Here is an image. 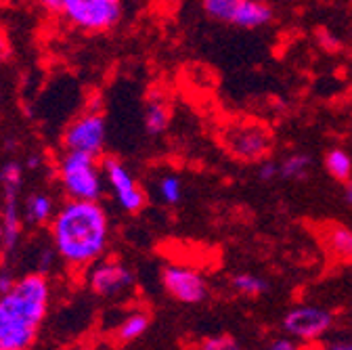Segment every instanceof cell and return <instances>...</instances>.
<instances>
[{
    "label": "cell",
    "mask_w": 352,
    "mask_h": 350,
    "mask_svg": "<svg viewBox=\"0 0 352 350\" xmlns=\"http://www.w3.org/2000/svg\"><path fill=\"white\" fill-rule=\"evenodd\" d=\"M53 241L72 267H88L101 258L109 239V218L99 201L69 199L53 216Z\"/></svg>",
    "instance_id": "cell-1"
},
{
    "label": "cell",
    "mask_w": 352,
    "mask_h": 350,
    "mask_svg": "<svg viewBox=\"0 0 352 350\" xmlns=\"http://www.w3.org/2000/svg\"><path fill=\"white\" fill-rule=\"evenodd\" d=\"M49 311V283L28 275L0 296V350H28Z\"/></svg>",
    "instance_id": "cell-2"
},
{
    "label": "cell",
    "mask_w": 352,
    "mask_h": 350,
    "mask_svg": "<svg viewBox=\"0 0 352 350\" xmlns=\"http://www.w3.org/2000/svg\"><path fill=\"white\" fill-rule=\"evenodd\" d=\"M57 174L69 199L99 201L103 193V170L99 166V157L65 149L59 160Z\"/></svg>",
    "instance_id": "cell-3"
},
{
    "label": "cell",
    "mask_w": 352,
    "mask_h": 350,
    "mask_svg": "<svg viewBox=\"0 0 352 350\" xmlns=\"http://www.w3.org/2000/svg\"><path fill=\"white\" fill-rule=\"evenodd\" d=\"M59 13L84 34H103L120 23L124 7L122 0H61Z\"/></svg>",
    "instance_id": "cell-4"
},
{
    "label": "cell",
    "mask_w": 352,
    "mask_h": 350,
    "mask_svg": "<svg viewBox=\"0 0 352 350\" xmlns=\"http://www.w3.org/2000/svg\"><path fill=\"white\" fill-rule=\"evenodd\" d=\"M201 7L208 17L243 30H258L275 17L267 0H201Z\"/></svg>",
    "instance_id": "cell-5"
},
{
    "label": "cell",
    "mask_w": 352,
    "mask_h": 350,
    "mask_svg": "<svg viewBox=\"0 0 352 350\" xmlns=\"http://www.w3.org/2000/svg\"><path fill=\"white\" fill-rule=\"evenodd\" d=\"M223 143L227 151L239 162H262L273 149V135L258 122H239L225 130Z\"/></svg>",
    "instance_id": "cell-6"
},
{
    "label": "cell",
    "mask_w": 352,
    "mask_h": 350,
    "mask_svg": "<svg viewBox=\"0 0 352 350\" xmlns=\"http://www.w3.org/2000/svg\"><path fill=\"white\" fill-rule=\"evenodd\" d=\"M107 141V124L101 111L84 109L78 113L63 133V147L67 151H82L101 157Z\"/></svg>",
    "instance_id": "cell-7"
},
{
    "label": "cell",
    "mask_w": 352,
    "mask_h": 350,
    "mask_svg": "<svg viewBox=\"0 0 352 350\" xmlns=\"http://www.w3.org/2000/svg\"><path fill=\"white\" fill-rule=\"evenodd\" d=\"M333 321L336 317L323 306L298 304L285 313L283 331L302 344H315L333 327Z\"/></svg>",
    "instance_id": "cell-8"
},
{
    "label": "cell",
    "mask_w": 352,
    "mask_h": 350,
    "mask_svg": "<svg viewBox=\"0 0 352 350\" xmlns=\"http://www.w3.org/2000/svg\"><path fill=\"white\" fill-rule=\"evenodd\" d=\"M103 170V179L109 185L118 206L128 212V214H137L145 208L147 204V193L139 185V181L132 177V172L126 168V164L113 155L103 157L101 162Z\"/></svg>",
    "instance_id": "cell-9"
},
{
    "label": "cell",
    "mask_w": 352,
    "mask_h": 350,
    "mask_svg": "<svg viewBox=\"0 0 352 350\" xmlns=\"http://www.w3.org/2000/svg\"><path fill=\"white\" fill-rule=\"evenodd\" d=\"M164 289L183 304H199L208 298V281L195 269L183 265H168L162 271Z\"/></svg>",
    "instance_id": "cell-10"
},
{
    "label": "cell",
    "mask_w": 352,
    "mask_h": 350,
    "mask_svg": "<svg viewBox=\"0 0 352 350\" xmlns=\"http://www.w3.org/2000/svg\"><path fill=\"white\" fill-rule=\"evenodd\" d=\"M132 281H135L132 273L118 260L99 262L88 273V285H91V289L105 298L126 292L128 287H132Z\"/></svg>",
    "instance_id": "cell-11"
},
{
    "label": "cell",
    "mask_w": 352,
    "mask_h": 350,
    "mask_svg": "<svg viewBox=\"0 0 352 350\" xmlns=\"http://www.w3.org/2000/svg\"><path fill=\"white\" fill-rule=\"evenodd\" d=\"M143 124H145L147 135L160 137L166 133L168 126H170V105H168L166 95L153 91L147 97L145 111H143Z\"/></svg>",
    "instance_id": "cell-12"
},
{
    "label": "cell",
    "mask_w": 352,
    "mask_h": 350,
    "mask_svg": "<svg viewBox=\"0 0 352 350\" xmlns=\"http://www.w3.org/2000/svg\"><path fill=\"white\" fill-rule=\"evenodd\" d=\"M323 245L338 262H352V229L344 225H327L323 229Z\"/></svg>",
    "instance_id": "cell-13"
},
{
    "label": "cell",
    "mask_w": 352,
    "mask_h": 350,
    "mask_svg": "<svg viewBox=\"0 0 352 350\" xmlns=\"http://www.w3.org/2000/svg\"><path fill=\"white\" fill-rule=\"evenodd\" d=\"M149 315L143 313V311H135V313H130L116 329V340L122 342V344H128V342H135L139 340L147 329H149Z\"/></svg>",
    "instance_id": "cell-14"
},
{
    "label": "cell",
    "mask_w": 352,
    "mask_h": 350,
    "mask_svg": "<svg viewBox=\"0 0 352 350\" xmlns=\"http://www.w3.org/2000/svg\"><path fill=\"white\" fill-rule=\"evenodd\" d=\"M325 170L333 181L346 183L352 177V157L340 147L329 149L325 155Z\"/></svg>",
    "instance_id": "cell-15"
},
{
    "label": "cell",
    "mask_w": 352,
    "mask_h": 350,
    "mask_svg": "<svg viewBox=\"0 0 352 350\" xmlns=\"http://www.w3.org/2000/svg\"><path fill=\"white\" fill-rule=\"evenodd\" d=\"M313 168V160L306 153H292L279 164V177L287 181H302L308 177V172Z\"/></svg>",
    "instance_id": "cell-16"
},
{
    "label": "cell",
    "mask_w": 352,
    "mask_h": 350,
    "mask_svg": "<svg viewBox=\"0 0 352 350\" xmlns=\"http://www.w3.org/2000/svg\"><path fill=\"white\" fill-rule=\"evenodd\" d=\"M231 287L245 298H258L269 289V281L254 273H237L231 279Z\"/></svg>",
    "instance_id": "cell-17"
},
{
    "label": "cell",
    "mask_w": 352,
    "mask_h": 350,
    "mask_svg": "<svg viewBox=\"0 0 352 350\" xmlns=\"http://www.w3.org/2000/svg\"><path fill=\"white\" fill-rule=\"evenodd\" d=\"M25 216L30 223H36V225H42L51 221V218L55 216L53 214V199L49 195L44 193H36L28 199L25 204Z\"/></svg>",
    "instance_id": "cell-18"
},
{
    "label": "cell",
    "mask_w": 352,
    "mask_h": 350,
    "mask_svg": "<svg viewBox=\"0 0 352 350\" xmlns=\"http://www.w3.org/2000/svg\"><path fill=\"white\" fill-rule=\"evenodd\" d=\"M157 193H160L164 204L174 206V204H179L183 197V185L179 179L174 177V174H166V177H162L157 183Z\"/></svg>",
    "instance_id": "cell-19"
},
{
    "label": "cell",
    "mask_w": 352,
    "mask_h": 350,
    "mask_svg": "<svg viewBox=\"0 0 352 350\" xmlns=\"http://www.w3.org/2000/svg\"><path fill=\"white\" fill-rule=\"evenodd\" d=\"M199 350H239V342L229 333L208 336V338L201 340Z\"/></svg>",
    "instance_id": "cell-20"
},
{
    "label": "cell",
    "mask_w": 352,
    "mask_h": 350,
    "mask_svg": "<svg viewBox=\"0 0 352 350\" xmlns=\"http://www.w3.org/2000/svg\"><path fill=\"white\" fill-rule=\"evenodd\" d=\"M279 177V164L275 162H262L260 168H258V179L262 183H269V181H275Z\"/></svg>",
    "instance_id": "cell-21"
},
{
    "label": "cell",
    "mask_w": 352,
    "mask_h": 350,
    "mask_svg": "<svg viewBox=\"0 0 352 350\" xmlns=\"http://www.w3.org/2000/svg\"><path fill=\"white\" fill-rule=\"evenodd\" d=\"M267 350H304V348L300 346V342H298V340H294V338L285 336V338H275V340L269 344V348H267Z\"/></svg>",
    "instance_id": "cell-22"
},
{
    "label": "cell",
    "mask_w": 352,
    "mask_h": 350,
    "mask_svg": "<svg viewBox=\"0 0 352 350\" xmlns=\"http://www.w3.org/2000/svg\"><path fill=\"white\" fill-rule=\"evenodd\" d=\"M32 3L47 13H59L61 11V0H32Z\"/></svg>",
    "instance_id": "cell-23"
},
{
    "label": "cell",
    "mask_w": 352,
    "mask_h": 350,
    "mask_svg": "<svg viewBox=\"0 0 352 350\" xmlns=\"http://www.w3.org/2000/svg\"><path fill=\"white\" fill-rule=\"evenodd\" d=\"M311 350H352V342H338V344H329V346H321V348H311Z\"/></svg>",
    "instance_id": "cell-24"
},
{
    "label": "cell",
    "mask_w": 352,
    "mask_h": 350,
    "mask_svg": "<svg viewBox=\"0 0 352 350\" xmlns=\"http://www.w3.org/2000/svg\"><path fill=\"white\" fill-rule=\"evenodd\" d=\"M344 197H346V201L352 206V177L344 183Z\"/></svg>",
    "instance_id": "cell-25"
},
{
    "label": "cell",
    "mask_w": 352,
    "mask_h": 350,
    "mask_svg": "<svg viewBox=\"0 0 352 350\" xmlns=\"http://www.w3.org/2000/svg\"><path fill=\"white\" fill-rule=\"evenodd\" d=\"M7 57V47L3 45V42H0V61H3Z\"/></svg>",
    "instance_id": "cell-26"
},
{
    "label": "cell",
    "mask_w": 352,
    "mask_h": 350,
    "mask_svg": "<svg viewBox=\"0 0 352 350\" xmlns=\"http://www.w3.org/2000/svg\"><path fill=\"white\" fill-rule=\"evenodd\" d=\"M3 235H5V231H3V223H0V241H3Z\"/></svg>",
    "instance_id": "cell-27"
},
{
    "label": "cell",
    "mask_w": 352,
    "mask_h": 350,
    "mask_svg": "<svg viewBox=\"0 0 352 350\" xmlns=\"http://www.w3.org/2000/svg\"><path fill=\"white\" fill-rule=\"evenodd\" d=\"M0 95H3V91H0Z\"/></svg>",
    "instance_id": "cell-28"
}]
</instances>
